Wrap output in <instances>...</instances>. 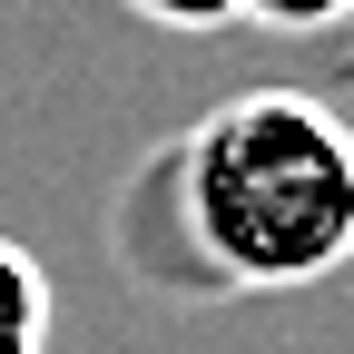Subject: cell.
<instances>
[{
	"mask_svg": "<svg viewBox=\"0 0 354 354\" xmlns=\"http://www.w3.org/2000/svg\"><path fill=\"white\" fill-rule=\"evenodd\" d=\"M177 207L227 286H325L354 266V128L305 88H246L187 128Z\"/></svg>",
	"mask_w": 354,
	"mask_h": 354,
	"instance_id": "6da1fadb",
	"label": "cell"
},
{
	"mask_svg": "<svg viewBox=\"0 0 354 354\" xmlns=\"http://www.w3.org/2000/svg\"><path fill=\"white\" fill-rule=\"evenodd\" d=\"M50 276H39V256L0 236V354H50Z\"/></svg>",
	"mask_w": 354,
	"mask_h": 354,
	"instance_id": "7a4b0ae2",
	"label": "cell"
},
{
	"mask_svg": "<svg viewBox=\"0 0 354 354\" xmlns=\"http://www.w3.org/2000/svg\"><path fill=\"white\" fill-rule=\"evenodd\" d=\"M128 10L158 30H227V20H246V0H128Z\"/></svg>",
	"mask_w": 354,
	"mask_h": 354,
	"instance_id": "3957f363",
	"label": "cell"
},
{
	"mask_svg": "<svg viewBox=\"0 0 354 354\" xmlns=\"http://www.w3.org/2000/svg\"><path fill=\"white\" fill-rule=\"evenodd\" d=\"M344 10H354V0H246L256 30H295V39H305V30H335Z\"/></svg>",
	"mask_w": 354,
	"mask_h": 354,
	"instance_id": "277c9868",
	"label": "cell"
}]
</instances>
